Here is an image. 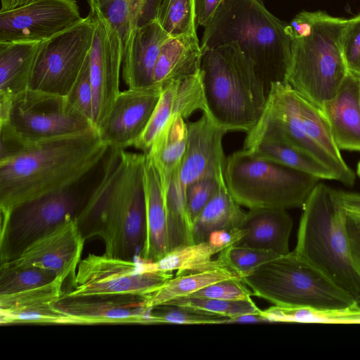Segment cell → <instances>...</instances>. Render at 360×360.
<instances>
[{
  "label": "cell",
  "instance_id": "44",
  "mask_svg": "<svg viewBox=\"0 0 360 360\" xmlns=\"http://www.w3.org/2000/svg\"><path fill=\"white\" fill-rule=\"evenodd\" d=\"M242 278L224 280L209 285L188 296L223 300H251L253 293Z\"/></svg>",
  "mask_w": 360,
  "mask_h": 360
},
{
  "label": "cell",
  "instance_id": "53",
  "mask_svg": "<svg viewBox=\"0 0 360 360\" xmlns=\"http://www.w3.org/2000/svg\"><path fill=\"white\" fill-rule=\"evenodd\" d=\"M357 213H359V212H357ZM359 214H360V213H359Z\"/></svg>",
  "mask_w": 360,
  "mask_h": 360
},
{
  "label": "cell",
  "instance_id": "36",
  "mask_svg": "<svg viewBox=\"0 0 360 360\" xmlns=\"http://www.w3.org/2000/svg\"><path fill=\"white\" fill-rule=\"evenodd\" d=\"M158 20L172 37L196 34L194 0H162Z\"/></svg>",
  "mask_w": 360,
  "mask_h": 360
},
{
  "label": "cell",
  "instance_id": "18",
  "mask_svg": "<svg viewBox=\"0 0 360 360\" xmlns=\"http://www.w3.org/2000/svg\"><path fill=\"white\" fill-rule=\"evenodd\" d=\"M73 318L76 324H150L144 295L132 294L68 296L63 293L52 303Z\"/></svg>",
  "mask_w": 360,
  "mask_h": 360
},
{
  "label": "cell",
  "instance_id": "28",
  "mask_svg": "<svg viewBox=\"0 0 360 360\" xmlns=\"http://www.w3.org/2000/svg\"><path fill=\"white\" fill-rule=\"evenodd\" d=\"M41 42H0V98L11 99L29 88Z\"/></svg>",
  "mask_w": 360,
  "mask_h": 360
},
{
  "label": "cell",
  "instance_id": "9",
  "mask_svg": "<svg viewBox=\"0 0 360 360\" xmlns=\"http://www.w3.org/2000/svg\"><path fill=\"white\" fill-rule=\"evenodd\" d=\"M262 117L287 139L305 150L347 186L354 184V172L345 162L323 110L286 82L271 85Z\"/></svg>",
  "mask_w": 360,
  "mask_h": 360
},
{
  "label": "cell",
  "instance_id": "38",
  "mask_svg": "<svg viewBox=\"0 0 360 360\" xmlns=\"http://www.w3.org/2000/svg\"><path fill=\"white\" fill-rule=\"evenodd\" d=\"M65 279L60 276L53 281L25 291L0 295V310L9 311L51 304L63 295L62 285Z\"/></svg>",
  "mask_w": 360,
  "mask_h": 360
},
{
  "label": "cell",
  "instance_id": "5",
  "mask_svg": "<svg viewBox=\"0 0 360 360\" xmlns=\"http://www.w3.org/2000/svg\"><path fill=\"white\" fill-rule=\"evenodd\" d=\"M302 207L293 251L359 302L360 275L351 255L346 211L334 189L318 183Z\"/></svg>",
  "mask_w": 360,
  "mask_h": 360
},
{
  "label": "cell",
  "instance_id": "17",
  "mask_svg": "<svg viewBox=\"0 0 360 360\" xmlns=\"http://www.w3.org/2000/svg\"><path fill=\"white\" fill-rule=\"evenodd\" d=\"M85 240L77 217H72L31 243L16 259L1 264L37 267L65 279L75 276Z\"/></svg>",
  "mask_w": 360,
  "mask_h": 360
},
{
  "label": "cell",
  "instance_id": "27",
  "mask_svg": "<svg viewBox=\"0 0 360 360\" xmlns=\"http://www.w3.org/2000/svg\"><path fill=\"white\" fill-rule=\"evenodd\" d=\"M202 50L197 34L170 37L161 47L153 72L154 84L162 88L200 70Z\"/></svg>",
  "mask_w": 360,
  "mask_h": 360
},
{
  "label": "cell",
  "instance_id": "13",
  "mask_svg": "<svg viewBox=\"0 0 360 360\" xmlns=\"http://www.w3.org/2000/svg\"><path fill=\"white\" fill-rule=\"evenodd\" d=\"M74 276L68 296L108 294L146 295L173 277L172 271L153 269L148 262L108 256L88 255L82 259Z\"/></svg>",
  "mask_w": 360,
  "mask_h": 360
},
{
  "label": "cell",
  "instance_id": "35",
  "mask_svg": "<svg viewBox=\"0 0 360 360\" xmlns=\"http://www.w3.org/2000/svg\"><path fill=\"white\" fill-rule=\"evenodd\" d=\"M150 324H221L226 323L229 316L194 307L165 303L149 309Z\"/></svg>",
  "mask_w": 360,
  "mask_h": 360
},
{
  "label": "cell",
  "instance_id": "11",
  "mask_svg": "<svg viewBox=\"0 0 360 360\" xmlns=\"http://www.w3.org/2000/svg\"><path fill=\"white\" fill-rule=\"evenodd\" d=\"M76 186L22 204L1 214V264L16 259L31 243L77 217L87 197Z\"/></svg>",
  "mask_w": 360,
  "mask_h": 360
},
{
  "label": "cell",
  "instance_id": "40",
  "mask_svg": "<svg viewBox=\"0 0 360 360\" xmlns=\"http://www.w3.org/2000/svg\"><path fill=\"white\" fill-rule=\"evenodd\" d=\"M0 316L1 324H76L73 318L54 308L52 303L15 310H0Z\"/></svg>",
  "mask_w": 360,
  "mask_h": 360
},
{
  "label": "cell",
  "instance_id": "6",
  "mask_svg": "<svg viewBox=\"0 0 360 360\" xmlns=\"http://www.w3.org/2000/svg\"><path fill=\"white\" fill-rule=\"evenodd\" d=\"M309 35L292 38L285 82L307 101L322 110L339 91L349 73L342 38L347 19L323 11L309 12Z\"/></svg>",
  "mask_w": 360,
  "mask_h": 360
},
{
  "label": "cell",
  "instance_id": "25",
  "mask_svg": "<svg viewBox=\"0 0 360 360\" xmlns=\"http://www.w3.org/2000/svg\"><path fill=\"white\" fill-rule=\"evenodd\" d=\"M292 228V220L285 209H250L238 227L243 236L234 245L286 255Z\"/></svg>",
  "mask_w": 360,
  "mask_h": 360
},
{
  "label": "cell",
  "instance_id": "29",
  "mask_svg": "<svg viewBox=\"0 0 360 360\" xmlns=\"http://www.w3.org/2000/svg\"><path fill=\"white\" fill-rule=\"evenodd\" d=\"M245 214L230 193L226 181H221L216 194L193 221V243L206 241L214 232L238 228Z\"/></svg>",
  "mask_w": 360,
  "mask_h": 360
},
{
  "label": "cell",
  "instance_id": "51",
  "mask_svg": "<svg viewBox=\"0 0 360 360\" xmlns=\"http://www.w3.org/2000/svg\"><path fill=\"white\" fill-rule=\"evenodd\" d=\"M356 171H357V174L360 178V161L358 162Z\"/></svg>",
  "mask_w": 360,
  "mask_h": 360
},
{
  "label": "cell",
  "instance_id": "37",
  "mask_svg": "<svg viewBox=\"0 0 360 360\" xmlns=\"http://www.w3.org/2000/svg\"><path fill=\"white\" fill-rule=\"evenodd\" d=\"M58 277L52 272L37 267L1 264L0 295L13 294L42 286Z\"/></svg>",
  "mask_w": 360,
  "mask_h": 360
},
{
  "label": "cell",
  "instance_id": "19",
  "mask_svg": "<svg viewBox=\"0 0 360 360\" xmlns=\"http://www.w3.org/2000/svg\"><path fill=\"white\" fill-rule=\"evenodd\" d=\"M226 132L204 112L198 120L187 123V147L178 169L184 186L203 178L225 179L222 140Z\"/></svg>",
  "mask_w": 360,
  "mask_h": 360
},
{
  "label": "cell",
  "instance_id": "3",
  "mask_svg": "<svg viewBox=\"0 0 360 360\" xmlns=\"http://www.w3.org/2000/svg\"><path fill=\"white\" fill-rule=\"evenodd\" d=\"M287 26L262 1L224 0L204 27L201 49L236 42L253 62L268 96L273 83L285 82L292 47Z\"/></svg>",
  "mask_w": 360,
  "mask_h": 360
},
{
  "label": "cell",
  "instance_id": "48",
  "mask_svg": "<svg viewBox=\"0 0 360 360\" xmlns=\"http://www.w3.org/2000/svg\"><path fill=\"white\" fill-rule=\"evenodd\" d=\"M339 204L345 210L360 213V193L334 189Z\"/></svg>",
  "mask_w": 360,
  "mask_h": 360
},
{
  "label": "cell",
  "instance_id": "32",
  "mask_svg": "<svg viewBox=\"0 0 360 360\" xmlns=\"http://www.w3.org/2000/svg\"><path fill=\"white\" fill-rule=\"evenodd\" d=\"M242 276L229 268H217L176 275L155 290L144 295L148 309L174 299L190 295L214 283Z\"/></svg>",
  "mask_w": 360,
  "mask_h": 360
},
{
  "label": "cell",
  "instance_id": "34",
  "mask_svg": "<svg viewBox=\"0 0 360 360\" xmlns=\"http://www.w3.org/2000/svg\"><path fill=\"white\" fill-rule=\"evenodd\" d=\"M262 313L269 322L360 324L359 305L337 310L274 305L263 310Z\"/></svg>",
  "mask_w": 360,
  "mask_h": 360
},
{
  "label": "cell",
  "instance_id": "20",
  "mask_svg": "<svg viewBox=\"0 0 360 360\" xmlns=\"http://www.w3.org/2000/svg\"><path fill=\"white\" fill-rule=\"evenodd\" d=\"M197 110H205L200 70L195 75L162 86L155 110L133 147L146 153L174 117L181 116L185 119Z\"/></svg>",
  "mask_w": 360,
  "mask_h": 360
},
{
  "label": "cell",
  "instance_id": "16",
  "mask_svg": "<svg viewBox=\"0 0 360 360\" xmlns=\"http://www.w3.org/2000/svg\"><path fill=\"white\" fill-rule=\"evenodd\" d=\"M162 90L161 86L154 84L120 91L97 129L101 139L111 148L133 146L145 130Z\"/></svg>",
  "mask_w": 360,
  "mask_h": 360
},
{
  "label": "cell",
  "instance_id": "8",
  "mask_svg": "<svg viewBox=\"0 0 360 360\" xmlns=\"http://www.w3.org/2000/svg\"><path fill=\"white\" fill-rule=\"evenodd\" d=\"M224 177L234 199L249 209L302 207L320 180L244 148L226 158Z\"/></svg>",
  "mask_w": 360,
  "mask_h": 360
},
{
  "label": "cell",
  "instance_id": "52",
  "mask_svg": "<svg viewBox=\"0 0 360 360\" xmlns=\"http://www.w3.org/2000/svg\"><path fill=\"white\" fill-rule=\"evenodd\" d=\"M359 101L360 104V77H359Z\"/></svg>",
  "mask_w": 360,
  "mask_h": 360
},
{
  "label": "cell",
  "instance_id": "47",
  "mask_svg": "<svg viewBox=\"0 0 360 360\" xmlns=\"http://www.w3.org/2000/svg\"><path fill=\"white\" fill-rule=\"evenodd\" d=\"M224 0H194L196 24L206 26Z\"/></svg>",
  "mask_w": 360,
  "mask_h": 360
},
{
  "label": "cell",
  "instance_id": "41",
  "mask_svg": "<svg viewBox=\"0 0 360 360\" xmlns=\"http://www.w3.org/2000/svg\"><path fill=\"white\" fill-rule=\"evenodd\" d=\"M230 269L242 277L278 256L267 250L231 245L219 252Z\"/></svg>",
  "mask_w": 360,
  "mask_h": 360
},
{
  "label": "cell",
  "instance_id": "12",
  "mask_svg": "<svg viewBox=\"0 0 360 360\" xmlns=\"http://www.w3.org/2000/svg\"><path fill=\"white\" fill-rule=\"evenodd\" d=\"M94 25L90 15L41 42L29 88L65 96L89 55Z\"/></svg>",
  "mask_w": 360,
  "mask_h": 360
},
{
  "label": "cell",
  "instance_id": "14",
  "mask_svg": "<svg viewBox=\"0 0 360 360\" xmlns=\"http://www.w3.org/2000/svg\"><path fill=\"white\" fill-rule=\"evenodd\" d=\"M94 25L89 68L94 92L93 124L97 129L109 113L120 92V75L124 52L116 30L93 0H86Z\"/></svg>",
  "mask_w": 360,
  "mask_h": 360
},
{
  "label": "cell",
  "instance_id": "26",
  "mask_svg": "<svg viewBox=\"0 0 360 360\" xmlns=\"http://www.w3.org/2000/svg\"><path fill=\"white\" fill-rule=\"evenodd\" d=\"M359 77L349 72L338 93L322 108L340 150L360 151Z\"/></svg>",
  "mask_w": 360,
  "mask_h": 360
},
{
  "label": "cell",
  "instance_id": "31",
  "mask_svg": "<svg viewBox=\"0 0 360 360\" xmlns=\"http://www.w3.org/2000/svg\"><path fill=\"white\" fill-rule=\"evenodd\" d=\"M187 147V123L181 116L174 117L146 153L154 161L165 193L172 175L179 167Z\"/></svg>",
  "mask_w": 360,
  "mask_h": 360
},
{
  "label": "cell",
  "instance_id": "10",
  "mask_svg": "<svg viewBox=\"0 0 360 360\" xmlns=\"http://www.w3.org/2000/svg\"><path fill=\"white\" fill-rule=\"evenodd\" d=\"M0 126L27 145L95 128L65 96L30 88L0 104Z\"/></svg>",
  "mask_w": 360,
  "mask_h": 360
},
{
  "label": "cell",
  "instance_id": "23",
  "mask_svg": "<svg viewBox=\"0 0 360 360\" xmlns=\"http://www.w3.org/2000/svg\"><path fill=\"white\" fill-rule=\"evenodd\" d=\"M170 37L158 20L134 30L122 66V77L128 88L154 85L153 72L161 47Z\"/></svg>",
  "mask_w": 360,
  "mask_h": 360
},
{
  "label": "cell",
  "instance_id": "39",
  "mask_svg": "<svg viewBox=\"0 0 360 360\" xmlns=\"http://www.w3.org/2000/svg\"><path fill=\"white\" fill-rule=\"evenodd\" d=\"M167 303L188 306L233 318L245 314H259L262 310L251 300H223L184 296Z\"/></svg>",
  "mask_w": 360,
  "mask_h": 360
},
{
  "label": "cell",
  "instance_id": "54",
  "mask_svg": "<svg viewBox=\"0 0 360 360\" xmlns=\"http://www.w3.org/2000/svg\"><path fill=\"white\" fill-rule=\"evenodd\" d=\"M260 1H262V0H260Z\"/></svg>",
  "mask_w": 360,
  "mask_h": 360
},
{
  "label": "cell",
  "instance_id": "2",
  "mask_svg": "<svg viewBox=\"0 0 360 360\" xmlns=\"http://www.w3.org/2000/svg\"><path fill=\"white\" fill-rule=\"evenodd\" d=\"M109 148L92 128L29 143L0 160L1 214L77 186L103 160Z\"/></svg>",
  "mask_w": 360,
  "mask_h": 360
},
{
  "label": "cell",
  "instance_id": "7",
  "mask_svg": "<svg viewBox=\"0 0 360 360\" xmlns=\"http://www.w3.org/2000/svg\"><path fill=\"white\" fill-rule=\"evenodd\" d=\"M242 279L253 295L274 305L337 310L359 303L294 251L264 263Z\"/></svg>",
  "mask_w": 360,
  "mask_h": 360
},
{
  "label": "cell",
  "instance_id": "45",
  "mask_svg": "<svg viewBox=\"0 0 360 360\" xmlns=\"http://www.w3.org/2000/svg\"><path fill=\"white\" fill-rule=\"evenodd\" d=\"M342 46L349 72L360 77V13L347 20Z\"/></svg>",
  "mask_w": 360,
  "mask_h": 360
},
{
  "label": "cell",
  "instance_id": "49",
  "mask_svg": "<svg viewBox=\"0 0 360 360\" xmlns=\"http://www.w3.org/2000/svg\"><path fill=\"white\" fill-rule=\"evenodd\" d=\"M257 322H268L266 319L262 314H245L231 318L226 323H257Z\"/></svg>",
  "mask_w": 360,
  "mask_h": 360
},
{
  "label": "cell",
  "instance_id": "24",
  "mask_svg": "<svg viewBox=\"0 0 360 360\" xmlns=\"http://www.w3.org/2000/svg\"><path fill=\"white\" fill-rule=\"evenodd\" d=\"M145 191L146 231L139 257L143 262H156L168 253L167 214L164 191L158 169L145 153Z\"/></svg>",
  "mask_w": 360,
  "mask_h": 360
},
{
  "label": "cell",
  "instance_id": "42",
  "mask_svg": "<svg viewBox=\"0 0 360 360\" xmlns=\"http://www.w3.org/2000/svg\"><path fill=\"white\" fill-rule=\"evenodd\" d=\"M65 97L74 108L92 122L94 92L90 75L89 55Z\"/></svg>",
  "mask_w": 360,
  "mask_h": 360
},
{
  "label": "cell",
  "instance_id": "33",
  "mask_svg": "<svg viewBox=\"0 0 360 360\" xmlns=\"http://www.w3.org/2000/svg\"><path fill=\"white\" fill-rule=\"evenodd\" d=\"M172 175L165 193L168 227V252L176 248L193 244V224L189 219L186 201V186L178 175Z\"/></svg>",
  "mask_w": 360,
  "mask_h": 360
},
{
  "label": "cell",
  "instance_id": "30",
  "mask_svg": "<svg viewBox=\"0 0 360 360\" xmlns=\"http://www.w3.org/2000/svg\"><path fill=\"white\" fill-rule=\"evenodd\" d=\"M120 36L123 52L139 27L158 20L162 0H93Z\"/></svg>",
  "mask_w": 360,
  "mask_h": 360
},
{
  "label": "cell",
  "instance_id": "15",
  "mask_svg": "<svg viewBox=\"0 0 360 360\" xmlns=\"http://www.w3.org/2000/svg\"><path fill=\"white\" fill-rule=\"evenodd\" d=\"M83 18L76 0H35L0 11V42L42 41Z\"/></svg>",
  "mask_w": 360,
  "mask_h": 360
},
{
  "label": "cell",
  "instance_id": "1",
  "mask_svg": "<svg viewBox=\"0 0 360 360\" xmlns=\"http://www.w3.org/2000/svg\"><path fill=\"white\" fill-rule=\"evenodd\" d=\"M145 153L110 147L103 174L77 216L86 239L103 238L104 254L130 259L139 254L146 237Z\"/></svg>",
  "mask_w": 360,
  "mask_h": 360
},
{
  "label": "cell",
  "instance_id": "46",
  "mask_svg": "<svg viewBox=\"0 0 360 360\" xmlns=\"http://www.w3.org/2000/svg\"><path fill=\"white\" fill-rule=\"evenodd\" d=\"M345 211L346 227L351 255L360 275V214L347 210Z\"/></svg>",
  "mask_w": 360,
  "mask_h": 360
},
{
  "label": "cell",
  "instance_id": "21",
  "mask_svg": "<svg viewBox=\"0 0 360 360\" xmlns=\"http://www.w3.org/2000/svg\"><path fill=\"white\" fill-rule=\"evenodd\" d=\"M244 149L319 179L337 180L335 175L309 153L287 139L271 123L262 116L248 132Z\"/></svg>",
  "mask_w": 360,
  "mask_h": 360
},
{
  "label": "cell",
  "instance_id": "4",
  "mask_svg": "<svg viewBox=\"0 0 360 360\" xmlns=\"http://www.w3.org/2000/svg\"><path fill=\"white\" fill-rule=\"evenodd\" d=\"M201 50L203 112L226 131H250L261 119L267 100L253 62L236 42Z\"/></svg>",
  "mask_w": 360,
  "mask_h": 360
},
{
  "label": "cell",
  "instance_id": "22",
  "mask_svg": "<svg viewBox=\"0 0 360 360\" xmlns=\"http://www.w3.org/2000/svg\"><path fill=\"white\" fill-rule=\"evenodd\" d=\"M242 236V231L238 228L231 231L214 232L206 241L179 246L169 252L162 259L149 262V265L155 270L176 271V275L211 269L229 268L219 252L236 244Z\"/></svg>",
  "mask_w": 360,
  "mask_h": 360
},
{
  "label": "cell",
  "instance_id": "50",
  "mask_svg": "<svg viewBox=\"0 0 360 360\" xmlns=\"http://www.w3.org/2000/svg\"><path fill=\"white\" fill-rule=\"evenodd\" d=\"M35 0H1L0 11H6L28 4Z\"/></svg>",
  "mask_w": 360,
  "mask_h": 360
},
{
  "label": "cell",
  "instance_id": "43",
  "mask_svg": "<svg viewBox=\"0 0 360 360\" xmlns=\"http://www.w3.org/2000/svg\"><path fill=\"white\" fill-rule=\"evenodd\" d=\"M223 180L225 179L203 178L186 187L187 212L192 224L198 214L216 194Z\"/></svg>",
  "mask_w": 360,
  "mask_h": 360
}]
</instances>
